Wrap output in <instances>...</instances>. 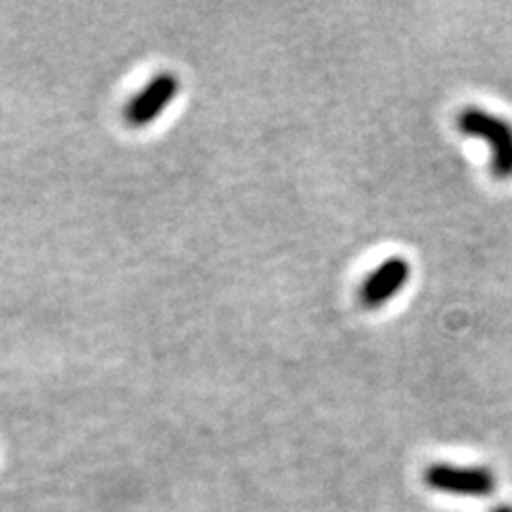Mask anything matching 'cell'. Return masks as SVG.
Wrapping results in <instances>:
<instances>
[{
	"mask_svg": "<svg viewBox=\"0 0 512 512\" xmlns=\"http://www.w3.org/2000/svg\"><path fill=\"white\" fill-rule=\"evenodd\" d=\"M431 489L468 495V498H487L495 489V476L487 468H459L448 463H436L425 472Z\"/></svg>",
	"mask_w": 512,
	"mask_h": 512,
	"instance_id": "obj_2",
	"label": "cell"
},
{
	"mask_svg": "<svg viewBox=\"0 0 512 512\" xmlns=\"http://www.w3.org/2000/svg\"><path fill=\"white\" fill-rule=\"evenodd\" d=\"M178 90H180V82L173 73L156 75L152 82L137 96H133L131 103L126 105L124 109L126 122L135 128L152 124L171 105L175 96H178Z\"/></svg>",
	"mask_w": 512,
	"mask_h": 512,
	"instance_id": "obj_3",
	"label": "cell"
},
{
	"mask_svg": "<svg viewBox=\"0 0 512 512\" xmlns=\"http://www.w3.org/2000/svg\"><path fill=\"white\" fill-rule=\"evenodd\" d=\"M491 512H512V508H508V506H500V508H493Z\"/></svg>",
	"mask_w": 512,
	"mask_h": 512,
	"instance_id": "obj_5",
	"label": "cell"
},
{
	"mask_svg": "<svg viewBox=\"0 0 512 512\" xmlns=\"http://www.w3.org/2000/svg\"><path fill=\"white\" fill-rule=\"evenodd\" d=\"M457 126L463 135L483 139L491 148V171L498 180L512 178V124L485 109H463Z\"/></svg>",
	"mask_w": 512,
	"mask_h": 512,
	"instance_id": "obj_1",
	"label": "cell"
},
{
	"mask_svg": "<svg viewBox=\"0 0 512 512\" xmlns=\"http://www.w3.org/2000/svg\"><path fill=\"white\" fill-rule=\"evenodd\" d=\"M410 280V263L402 256L384 261L374 269L370 278L361 286V303L367 310H378L384 303L391 301Z\"/></svg>",
	"mask_w": 512,
	"mask_h": 512,
	"instance_id": "obj_4",
	"label": "cell"
}]
</instances>
